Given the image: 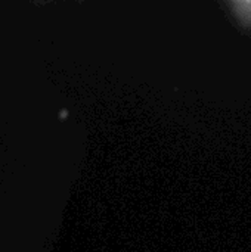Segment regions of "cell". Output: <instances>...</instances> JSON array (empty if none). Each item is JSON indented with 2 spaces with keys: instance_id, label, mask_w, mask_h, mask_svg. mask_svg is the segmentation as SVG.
I'll use <instances>...</instances> for the list:
<instances>
[{
  "instance_id": "obj_1",
  "label": "cell",
  "mask_w": 251,
  "mask_h": 252,
  "mask_svg": "<svg viewBox=\"0 0 251 252\" xmlns=\"http://www.w3.org/2000/svg\"><path fill=\"white\" fill-rule=\"evenodd\" d=\"M234 15L237 16V19L240 22H243L244 25L251 27V0H244V1H232L229 3Z\"/></svg>"
}]
</instances>
